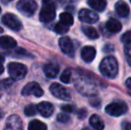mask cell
I'll list each match as a JSON object with an SVG mask.
<instances>
[{"mask_svg":"<svg viewBox=\"0 0 131 130\" xmlns=\"http://www.w3.org/2000/svg\"><path fill=\"white\" fill-rule=\"evenodd\" d=\"M99 69L103 76L108 78H116L119 71L118 62L113 56H107L104 58L99 65Z\"/></svg>","mask_w":131,"mask_h":130,"instance_id":"6da1fadb","label":"cell"},{"mask_svg":"<svg viewBox=\"0 0 131 130\" xmlns=\"http://www.w3.org/2000/svg\"><path fill=\"white\" fill-rule=\"evenodd\" d=\"M55 18V4L53 0H43V6L39 14L42 22H50Z\"/></svg>","mask_w":131,"mask_h":130,"instance_id":"7a4b0ae2","label":"cell"},{"mask_svg":"<svg viewBox=\"0 0 131 130\" xmlns=\"http://www.w3.org/2000/svg\"><path fill=\"white\" fill-rule=\"evenodd\" d=\"M27 67L19 63H11L8 65V72L11 78L14 80H21L26 76Z\"/></svg>","mask_w":131,"mask_h":130,"instance_id":"3957f363","label":"cell"},{"mask_svg":"<svg viewBox=\"0 0 131 130\" xmlns=\"http://www.w3.org/2000/svg\"><path fill=\"white\" fill-rule=\"evenodd\" d=\"M38 5L35 0H20L17 3V9L25 16H32L35 14Z\"/></svg>","mask_w":131,"mask_h":130,"instance_id":"277c9868","label":"cell"},{"mask_svg":"<svg viewBox=\"0 0 131 130\" xmlns=\"http://www.w3.org/2000/svg\"><path fill=\"white\" fill-rule=\"evenodd\" d=\"M128 111L127 104L123 102H115L105 107V112L112 117H119Z\"/></svg>","mask_w":131,"mask_h":130,"instance_id":"5b68a950","label":"cell"},{"mask_svg":"<svg viewBox=\"0 0 131 130\" xmlns=\"http://www.w3.org/2000/svg\"><path fill=\"white\" fill-rule=\"evenodd\" d=\"M2 21L8 28H10L13 30H15V31H19L23 28V24H21V21L18 19L17 16H15L13 14H5V15H3Z\"/></svg>","mask_w":131,"mask_h":130,"instance_id":"8992f818","label":"cell"},{"mask_svg":"<svg viewBox=\"0 0 131 130\" xmlns=\"http://www.w3.org/2000/svg\"><path fill=\"white\" fill-rule=\"evenodd\" d=\"M21 94L25 96L32 94L36 97H41L44 94V91L37 82H29L23 88Z\"/></svg>","mask_w":131,"mask_h":130,"instance_id":"52a82bcc","label":"cell"},{"mask_svg":"<svg viewBox=\"0 0 131 130\" xmlns=\"http://www.w3.org/2000/svg\"><path fill=\"white\" fill-rule=\"evenodd\" d=\"M50 92L52 93L53 96L61 100L69 101L71 99V94L69 91L58 83H53L50 86Z\"/></svg>","mask_w":131,"mask_h":130,"instance_id":"ba28073f","label":"cell"},{"mask_svg":"<svg viewBox=\"0 0 131 130\" xmlns=\"http://www.w3.org/2000/svg\"><path fill=\"white\" fill-rule=\"evenodd\" d=\"M59 46L64 54L73 57L74 56V45L71 39L68 37H62L59 39Z\"/></svg>","mask_w":131,"mask_h":130,"instance_id":"9c48e42d","label":"cell"},{"mask_svg":"<svg viewBox=\"0 0 131 130\" xmlns=\"http://www.w3.org/2000/svg\"><path fill=\"white\" fill-rule=\"evenodd\" d=\"M79 19L80 21L88 24H93L95 23L99 20V16L93 11L88 9H82L79 13Z\"/></svg>","mask_w":131,"mask_h":130,"instance_id":"30bf717a","label":"cell"},{"mask_svg":"<svg viewBox=\"0 0 131 130\" xmlns=\"http://www.w3.org/2000/svg\"><path fill=\"white\" fill-rule=\"evenodd\" d=\"M4 130H23V121L17 115H11L5 122Z\"/></svg>","mask_w":131,"mask_h":130,"instance_id":"8fae6325","label":"cell"},{"mask_svg":"<svg viewBox=\"0 0 131 130\" xmlns=\"http://www.w3.org/2000/svg\"><path fill=\"white\" fill-rule=\"evenodd\" d=\"M38 111L45 118H48L53 113V106L48 102H42L37 106Z\"/></svg>","mask_w":131,"mask_h":130,"instance_id":"7c38bea8","label":"cell"},{"mask_svg":"<svg viewBox=\"0 0 131 130\" xmlns=\"http://www.w3.org/2000/svg\"><path fill=\"white\" fill-rule=\"evenodd\" d=\"M95 54H96V51H95V47L90 46V45L83 47L81 50V58L86 63H91L95 59Z\"/></svg>","mask_w":131,"mask_h":130,"instance_id":"4fadbf2b","label":"cell"},{"mask_svg":"<svg viewBox=\"0 0 131 130\" xmlns=\"http://www.w3.org/2000/svg\"><path fill=\"white\" fill-rule=\"evenodd\" d=\"M115 11L121 17H127L130 13V9L126 2L119 0L115 4Z\"/></svg>","mask_w":131,"mask_h":130,"instance_id":"5bb4252c","label":"cell"},{"mask_svg":"<svg viewBox=\"0 0 131 130\" xmlns=\"http://www.w3.org/2000/svg\"><path fill=\"white\" fill-rule=\"evenodd\" d=\"M43 70L47 78H53L58 75L59 66L57 64H54V63H47V64L44 66Z\"/></svg>","mask_w":131,"mask_h":130,"instance_id":"9a60e30c","label":"cell"},{"mask_svg":"<svg viewBox=\"0 0 131 130\" xmlns=\"http://www.w3.org/2000/svg\"><path fill=\"white\" fill-rule=\"evenodd\" d=\"M15 39L9 36H4L0 38V47L3 49H13L16 46Z\"/></svg>","mask_w":131,"mask_h":130,"instance_id":"2e32d148","label":"cell"},{"mask_svg":"<svg viewBox=\"0 0 131 130\" xmlns=\"http://www.w3.org/2000/svg\"><path fill=\"white\" fill-rule=\"evenodd\" d=\"M90 126L95 130H103L104 128V123L103 120L96 114H94L89 119Z\"/></svg>","mask_w":131,"mask_h":130,"instance_id":"e0dca14e","label":"cell"},{"mask_svg":"<svg viewBox=\"0 0 131 130\" xmlns=\"http://www.w3.org/2000/svg\"><path fill=\"white\" fill-rule=\"evenodd\" d=\"M106 28L110 32L118 33L119 31H121V28H122V25H121V23L118 20L110 19L106 22Z\"/></svg>","mask_w":131,"mask_h":130,"instance_id":"ac0fdd59","label":"cell"},{"mask_svg":"<svg viewBox=\"0 0 131 130\" xmlns=\"http://www.w3.org/2000/svg\"><path fill=\"white\" fill-rule=\"evenodd\" d=\"M88 4L90 7L95 9L97 12H103L106 8L107 2L106 0H88Z\"/></svg>","mask_w":131,"mask_h":130,"instance_id":"d6986e66","label":"cell"},{"mask_svg":"<svg viewBox=\"0 0 131 130\" xmlns=\"http://www.w3.org/2000/svg\"><path fill=\"white\" fill-rule=\"evenodd\" d=\"M82 31L90 39H96V38H98V33H97L96 30L95 28H93V27L83 26Z\"/></svg>","mask_w":131,"mask_h":130,"instance_id":"ffe728a7","label":"cell"},{"mask_svg":"<svg viewBox=\"0 0 131 130\" xmlns=\"http://www.w3.org/2000/svg\"><path fill=\"white\" fill-rule=\"evenodd\" d=\"M47 125L38 120H34L32 121H30L29 126H28V129L29 130H47Z\"/></svg>","mask_w":131,"mask_h":130,"instance_id":"44dd1931","label":"cell"},{"mask_svg":"<svg viewBox=\"0 0 131 130\" xmlns=\"http://www.w3.org/2000/svg\"><path fill=\"white\" fill-rule=\"evenodd\" d=\"M60 21L62 23L67 25V26H71L73 24V17L69 13H62L60 14Z\"/></svg>","mask_w":131,"mask_h":130,"instance_id":"7402d4cb","label":"cell"},{"mask_svg":"<svg viewBox=\"0 0 131 130\" xmlns=\"http://www.w3.org/2000/svg\"><path fill=\"white\" fill-rule=\"evenodd\" d=\"M61 81L63 82L65 84H69L71 79V69H66L63 70V72L61 75Z\"/></svg>","mask_w":131,"mask_h":130,"instance_id":"603a6c76","label":"cell"},{"mask_svg":"<svg viewBox=\"0 0 131 130\" xmlns=\"http://www.w3.org/2000/svg\"><path fill=\"white\" fill-rule=\"evenodd\" d=\"M54 30H55V32L58 33V34H65V33H67L69 31V26L63 24V23H62V22H58L55 24Z\"/></svg>","mask_w":131,"mask_h":130,"instance_id":"cb8c5ba5","label":"cell"},{"mask_svg":"<svg viewBox=\"0 0 131 130\" xmlns=\"http://www.w3.org/2000/svg\"><path fill=\"white\" fill-rule=\"evenodd\" d=\"M37 112H38V109H37V106L34 105V104L27 105L24 109V113L28 117L34 116V115H36Z\"/></svg>","mask_w":131,"mask_h":130,"instance_id":"d4e9b609","label":"cell"},{"mask_svg":"<svg viewBox=\"0 0 131 130\" xmlns=\"http://www.w3.org/2000/svg\"><path fill=\"white\" fill-rule=\"evenodd\" d=\"M121 41L125 44V45H129L131 44V30L125 32L124 34L121 36Z\"/></svg>","mask_w":131,"mask_h":130,"instance_id":"484cf974","label":"cell"},{"mask_svg":"<svg viewBox=\"0 0 131 130\" xmlns=\"http://www.w3.org/2000/svg\"><path fill=\"white\" fill-rule=\"evenodd\" d=\"M124 52H125V55H126L127 62H128V65L131 66V44L126 45V46L124 48Z\"/></svg>","mask_w":131,"mask_h":130,"instance_id":"4316f807","label":"cell"},{"mask_svg":"<svg viewBox=\"0 0 131 130\" xmlns=\"http://www.w3.org/2000/svg\"><path fill=\"white\" fill-rule=\"evenodd\" d=\"M57 120L61 123H67L70 120V116L67 113H59L57 116Z\"/></svg>","mask_w":131,"mask_h":130,"instance_id":"83f0119b","label":"cell"},{"mask_svg":"<svg viewBox=\"0 0 131 130\" xmlns=\"http://www.w3.org/2000/svg\"><path fill=\"white\" fill-rule=\"evenodd\" d=\"M14 55H20V56H30V54H28L26 50L23 48H17L14 51Z\"/></svg>","mask_w":131,"mask_h":130,"instance_id":"f1b7e54d","label":"cell"},{"mask_svg":"<svg viewBox=\"0 0 131 130\" xmlns=\"http://www.w3.org/2000/svg\"><path fill=\"white\" fill-rule=\"evenodd\" d=\"M62 110L65 113H71L74 111V107L72 105H71V104H65V105L62 106Z\"/></svg>","mask_w":131,"mask_h":130,"instance_id":"f546056e","label":"cell"},{"mask_svg":"<svg viewBox=\"0 0 131 130\" xmlns=\"http://www.w3.org/2000/svg\"><path fill=\"white\" fill-rule=\"evenodd\" d=\"M86 114H88V112H86V110L81 109V110H79V112H78V117H79V119H80V120H83V119H85L86 117Z\"/></svg>","mask_w":131,"mask_h":130,"instance_id":"4dcf8cb0","label":"cell"},{"mask_svg":"<svg viewBox=\"0 0 131 130\" xmlns=\"http://www.w3.org/2000/svg\"><path fill=\"white\" fill-rule=\"evenodd\" d=\"M122 130H131V123L125 122L122 125Z\"/></svg>","mask_w":131,"mask_h":130,"instance_id":"1f68e13d","label":"cell"},{"mask_svg":"<svg viewBox=\"0 0 131 130\" xmlns=\"http://www.w3.org/2000/svg\"><path fill=\"white\" fill-rule=\"evenodd\" d=\"M126 87L128 88V90L131 92V78H128V79L126 80Z\"/></svg>","mask_w":131,"mask_h":130,"instance_id":"d6a6232c","label":"cell"},{"mask_svg":"<svg viewBox=\"0 0 131 130\" xmlns=\"http://www.w3.org/2000/svg\"><path fill=\"white\" fill-rule=\"evenodd\" d=\"M3 72H4V67H3V65H2V63H0V75Z\"/></svg>","mask_w":131,"mask_h":130,"instance_id":"836d02e7","label":"cell"},{"mask_svg":"<svg viewBox=\"0 0 131 130\" xmlns=\"http://www.w3.org/2000/svg\"><path fill=\"white\" fill-rule=\"evenodd\" d=\"M4 61H5V58H4V56L2 55L1 54H0V63H2Z\"/></svg>","mask_w":131,"mask_h":130,"instance_id":"e575fe53","label":"cell"},{"mask_svg":"<svg viewBox=\"0 0 131 130\" xmlns=\"http://www.w3.org/2000/svg\"><path fill=\"white\" fill-rule=\"evenodd\" d=\"M3 117H4V112H3V111H2V110H0V120H1Z\"/></svg>","mask_w":131,"mask_h":130,"instance_id":"d590c367","label":"cell"},{"mask_svg":"<svg viewBox=\"0 0 131 130\" xmlns=\"http://www.w3.org/2000/svg\"><path fill=\"white\" fill-rule=\"evenodd\" d=\"M3 31H4V30H3V28H2V27H0V33H2Z\"/></svg>","mask_w":131,"mask_h":130,"instance_id":"8d00e7d4","label":"cell"},{"mask_svg":"<svg viewBox=\"0 0 131 130\" xmlns=\"http://www.w3.org/2000/svg\"><path fill=\"white\" fill-rule=\"evenodd\" d=\"M83 130H89V129H88V128H84Z\"/></svg>","mask_w":131,"mask_h":130,"instance_id":"74e56055","label":"cell"},{"mask_svg":"<svg viewBox=\"0 0 131 130\" xmlns=\"http://www.w3.org/2000/svg\"><path fill=\"white\" fill-rule=\"evenodd\" d=\"M0 14H1V7H0Z\"/></svg>","mask_w":131,"mask_h":130,"instance_id":"f35d334b","label":"cell"},{"mask_svg":"<svg viewBox=\"0 0 131 130\" xmlns=\"http://www.w3.org/2000/svg\"><path fill=\"white\" fill-rule=\"evenodd\" d=\"M130 2H131V0H130Z\"/></svg>","mask_w":131,"mask_h":130,"instance_id":"ab89813d","label":"cell"},{"mask_svg":"<svg viewBox=\"0 0 131 130\" xmlns=\"http://www.w3.org/2000/svg\"><path fill=\"white\" fill-rule=\"evenodd\" d=\"M10 1H11V0H10Z\"/></svg>","mask_w":131,"mask_h":130,"instance_id":"60d3db41","label":"cell"}]
</instances>
